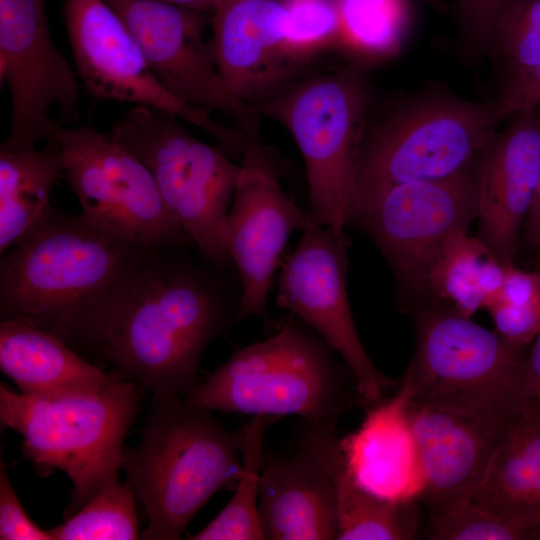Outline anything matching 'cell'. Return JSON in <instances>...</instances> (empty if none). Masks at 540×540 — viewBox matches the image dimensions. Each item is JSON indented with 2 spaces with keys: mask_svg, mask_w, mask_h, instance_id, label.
Wrapping results in <instances>:
<instances>
[{
  "mask_svg": "<svg viewBox=\"0 0 540 540\" xmlns=\"http://www.w3.org/2000/svg\"><path fill=\"white\" fill-rule=\"evenodd\" d=\"M227 214L223 240L241 282L239 321L271 324L268 294L290 234L316 221L283 191L279 169L261 139L249 140Z\"/></svg>",
  "mask_w": 540,
  "mask_h": 540,
  "instance_id": "obj_15",
  "label": "cell"
},
{
  "mask_svg": "<svg viewBox=\"0 0 540 540\" xmlns=\"http://www.w3.org/2000/svg\"><path fill=\"white\" fill-rule=\"evenodd\" d=\"M490 53L507 76L540 66V0H507L494 25Z\"/></svg>",
  "mask_w": 540,
  "mask_h": 540,
  "instance_id": "obj_31",
  "label": "cell"
},
{
  "mask_svg": "<svg viewBox=\"0 0 540 540\" xmlns=\"http://www.w3.org/2000/svg\"><path fill=\"white\" fill-rule=\"evenodd\" d=\"M62 13L75 70L93 97L171 113L206 132L231 157L242 159L246 134L173 96L105 0H64Z\"/></svg>",
  "mask_w": 540,
  "mask_h": 540,
  "instance_id": "obj_11",
  "label": "cell"
},
{
  "mask_svg": "<svg viewBox=\"0 0 540 540\" xmlns=\"http://www.w3.org/2000/svg\"><path fill=\"white\" fill-rule=\"evenodd\" d=\"M0 83L11 102L0 150L35 149L78 121L76 73L53 41L45 0H0Z\"/></svg>",
  "mask_w": 540,
  "mask_h": 540,
  "instance_id": "obj_12",
  "label": "cell"
},
{
  "mask_svg": "<svg viewBox=\"0 0 540 540\" xmlns=\"http://www.w3.org/2000/svg\"><path fill=\"white\" fill-rule=\"evenodd\" d=\"M540 266V265H539Z\"/></svg>",
  "mask_w": 540,
  "mask_h": 540,
  "instance_id": "obj_42",
  "label": "cell"
},
{
  "mask_svg": "<svg viewBox=\"0 0 540 540\" xmlns=\"http://www.w3.org/2000/svg\"><path fill=\"white\" fill-rule=\"evenodd\" d=\"M0 539L52 540L49 531L40 528L26 514L3 462L0 470Z\"/></svg>",
  "mask_w": 540,
  "mask_h": 540,
  "instance_id": "obj_35",
  "label": "cell"
},
{
  "mask_svg": "<svg viewBox=\"0 0 540 540\" xmlns=\"http://www.w3.org/2000/svg\"><path fill=\"white\" fill-rule=\"evenodd\" d=\"M279 418L252 416L240 427L243 470L234 494L220 513L192 540L263 539L258 512L259 477L266 430Z\"/></svg>",
  "mask_w": 540,
  "mask_h": 540,
  "instance_id": "obj_27",
  "label": "cell"
},
{
  "mask_svg": "<svg viewBox=\"0 0 540 540\" xmlns=\"http://www.w3.org/2000/svg\"><path fill=\"white\" fill-rule=\"evenodd\" d=\"M52 540H135L141 538L129 481L109 487L51 529Z\"/></svg>",
  "mask_w": 540,
  "mask_h": 540,
  "instance_id": "obj_29",
  "label": "cell"
},
{
  "mask_svg": "<svg viewBox=\"0 0 540 540\" xmlns=\"http://www.w3.org/2000/svg\"><path fill=\"white\" fill-rule=\"evenodd\" d=\"M523 383L526 406L540 413V334L532 342L523 362Z\"/></svg>",
  "mask_w": 540,
  "mask_h": 540,
  "instance_id": "obj_37",
  "label": "cell"
},
{
  "mask_svg": "<svg viewBox=\"0 0 540 540\" xmlns=\"http://www.w3.org/2000/svg\"><path fill=\"white\" fill-rule=\"evenodd\" d=\"M476 219L475 174L410 181L381 194L350 223L378 246L399 281L422 290L439 251ZM349 223V224H350Z\"/></svg>",
  "mask_w": 540,
  "mask_h": 540,
  "instance_id": "obj_16",
  "label": "cell"
},
{
  "mask_svg": "<svg viewBox=\"0 0 540 540\" xmlns=\"http://www.w3.org/2000/svg\"><path fill=\"white\" fill-rule=\"evenodd\" d=\"M143 388L112 370L98 391L55 398L0 385L1 423L22 436V450L42 475L60 469L73 483L65 518L119 482L124 441Z\"/></svg>",
  "mask_w": 540,
  "mask_h": 540,
  "instance_id": "obj_5",
  "label": "cell"
},
{
  "mask_svg": "<svg viewBox=\"0 0 540 540\" xmlns=\"http://www.w3.org/2000/svg\"><path fill=\"white\" fill-rule=\"evenodd\" d=\"M258 512L263 539H338L333 480L323 465L302 449L282 456L263 448Z\"/></svg>",
  "mask_w": 540,
  "mask_h": 540,
  "instance_id": "obj_21",
  "label": "cell"
},
{
  "mask_svg": "<svg viewBox=\"0 0 540 540\" xmlns=\"http://www.w3.org/2000/svg\"><path fill=\"white\" fill-rule=\"evenodd\" d=\"M297 448L315 457L331 476L337 500L338 540H411L419 530L416 502L381 498L361 487L347 469L336 427L302 421L293 434Z\"/></svg>",
  "mask_w": 540,
  "mask_h": 540,
  "instance_id": "obj_23",
  "label": "cell"
},
{
  "mask_svg": "<svg viewBox=\"0 0 540 540\" xmlns=\"http://www.w3.org/2000/svg\"><path fill=\"white\" fill-rule=\"evenodd\" d=\"M179 248L148 251L135 266L95 351L154 395L189 396L206 346L239 321L240 298L225 271Z\"/></svg>",
  "mask_w": 540,
  "mask_h": 540,
  "instance_id": "obj_1",
  "label": "cell"
},
{
  "mask_svg": "<svg viewBox=\"0 0 540 540\" xmlns=\"http://www.w3.org/2000/svg\"><path fill=\"white\" fill-rule=\"evenodd\" d=\"M429 538L436 540L530 539L525 527L470 500L430 510Z\"/></svg>",
  "mask_w": 540,
  "mask_h": 540,
  "instance_id": "obj_33",
  "label": "cell"
},
{
  "mask_svg": "<svg viewBox=\"0 0 540 540\" xmlns=\"http://www.w3.org/2000/svg\"><path fill=\"white\" fill-rule=\"evenodd\" d=\"M347 239L310 223L282 263L276 303L315 330L341 356L359 401L370 407L395 381L380 372L357 332L347 294Z\"/></svg>",
  "mask_w": 540,
  "mask_h": 540,
  "instance_id": "obj_13",
  "label": "cell"
},
{
  "mask_svg": "<svg viewBox=\"0 0 540 540\" xmlns=\"http://www.w3.org/2000/svg\"><path fill=\"white\" fill-rule=\"evenodd\" d=\"M210 24L220 75L256 110L293 81L302 67L287 48L282 0H219Z\"/></svg>",
  "mask_w": 540,
  "mask_h": 540,
  "instance_id": "obj_17",
  "label": "cell"
},
{
  "mask_svg": "<svg viewBox=\"0 0 540 540\" xmlns=\"http://www.w3.org/2000/svg\"><path fill=\"white\" fill-rule=\"evenodd\" d=\"M524 224L528 241L537 249L540 247V178Z\"/></svg>",
  "mask_w": 540,
  "mask_h": 540,
  "instance_id": "obj_38",
  "label": "cell"
},
{
  "mask_svg": "<svg viewBox=\"0 0 540 540\" xmlns=\"http://www.w3.org/2000/svg\"><path fill=\"white\" fill-rule=\"evenodd\" d=\"M522 347L449 307L416 318L412 401L512 420L525 408Z\"/></svg>",
  "mask_w": 540,
  "mask_h": 540,
  "instance_id": "obj_8",
  "label": "cell"
},
{
  "mask_svg": "<svg viewBox=\"0 0 540 540\" xmlns=\"http://www.w3.org/2000/svg\"><path fill=\"white\" fill-rule=\"evenodd\" d=\"M337 50L363 61L389 58L400 48L408 23L407 0H338Z\"/></svg>",
  "mask_w": 540,
  "mask_h": 540,
  "instance_id": "obj_28",
  "label": "cell"
},
{
  "mask_svg": "<svg viewBox=\"0 0 540 540\" xmlns=\"http://www.w3.org/2000/svg\"><path fill=\"white\" fill-rule=\"evenodd\" d=\"M287 10L286 42L303 65L326 50H337L340 37L338 0H282Z\"/></svg>",
  "mask_w": 540,
  "mask_h": 540,
  "instance_id": "obj_32",
  "label": "cell"
},
{
  "mask_svg": "<svg viewBox=\"0 0 540 540\" xmlns=\"http://www.w3.org/2000/svg\"><path fill=\"white\" fill-rule=\"evenodd\" d=\"M118 14L160 83L182 102L231 117L260 137L258 111L238 98L218 70L204 32L211 15L162 0H105Z\"/></svg>",
  "mask_w": 540,
  "mask_h": 540,
  "instance_id": "obj_14",
  "label": "cell"
},
{
  "mask_svg": "<svg viewBox=\"0 0 540 540\" xmlns=\"http://www.w3.org/2000/svg\"><path fill=\"white\" fill-rule=\"evenodd\" d=\"M141 432L122 460L148 518L141 539H180L215 492L236 487L243 470L240 428L226 430L212 410L183 397L154 395Z\"/></svg>",
  "mask_w": 540,
  "mask_h": 540,
  "instance_id": "obj_3",
  "label": "cell"
},
{
  "mask_svg": "<svg viewBox=\"0 0 540 540\" xmlns=\"http://www.w3.org/2000/svg\"><path fill=\"white\" fill-rule=\"evenodd\" d=\"M184 8L212 15L219 0H162Z\"/></svg>",
  "mask_w": 540,
  "mask_h": 540,
  "instance_id": "obj_39",
  "label": "cell"
},
{
  "mask_svg": "<svg viewBox=\"0 0 540 540\" xmlns=\"http://www.w3.org/2000/svg\"><path fill=\"white\" fill-rule=\"evenodd\" d=\"M484 309L508 342L522 348L532 343L540 334V270L524 271L509 263L502 285Z\"/></svg>",
  "mask_w": 540,
  "mask_h": 540,
  "instance_id": "obj_30",
  "label": "cell"
},
{
  "mask_svg": "<svg viewBox=\"0 0 540 540\" xmlns=\"http://www.w3.org/2000/svg\"><path fill=\"white\" fill-rule=\"evenodd\" d=\"M494 102L502 120L520 112L534 111L540 106V66L507 76Z\"/></svg>",
  "mask_w": 540,
  "mask_h": 540,
  "instance_id": "obj_36",
  "label": "cell"
},
{
  "mask_svg": "<svg viewBox=\"0 0 540 540\" xmlns=\"http://www.w3.org/2000/svg\"><path fill=\"white\" fill-rule=\"evenodd\" d=\"M63 175L88 222L150 249L180 248L189 237L169 212L148 167L92 125H58Z\"/></svg>",
  "mask_w": 540,
  "mask_h": 540,
  "instance_id": "obj_10",
  "label": "cell"
},
{
  "mask_svg": "<svg viewBox=\"0 0 540 540\" xmlns=\"http://www.w3.org/2000/svg\"><path fill=\"white\" fill-rule=\"evenodd\" d=\"M152 249L53 208L2 256L0 318H24L95 353L131 273Z\"/></svg>",
  "mask_w": 540,
  "mask_h": 540,
  "instance_id": "obj_2",
  "label": "cell"
},
{
  "mask_svg": "<svg viewBox=\"0 0 540 540\" xmlns=\"http://www.w3.org/2000/svg\"><path fill=\"white\" fill-rule=\"evenodd\" d=\"M507 0H457L460 45L471 60L490 53L492 33Z\"/></svg>",
  "mask_w": 540,
  "mask_h": 540,
  "instance_id": "obj_34",
  "label": "cell"
},
{
  "mask_svg": "<svg viewBox=\"0 0 540 540\" xmlns=\"http://www.w3.org/2000/svg\"><path fill=\"white\" fill-rule=\"evenodd\" d=\"M496 104L443 90L418 92L367 126L350 221L388 189L470 171L496 136Z\"/></svg>",
  "mask_w": 540,
  "mask_h": 540,
  "instance_id": "obj_6",
  "label": "cell"
},
{
  "mask_svg": "<svg viewBox=\"0 0 540 540\" xmlns=\"http://www.w3.org/2000/svg\"><path fill=\"white\" fill-rule=\"evenodd\" d=\"M512 116L483 152L475 173L478 237L507 263L516 255L540 178V119L535 110Z\"/></svg>",
  "mask_w": 540,
  "mask_h": 540,
  "instance_id": "obj_19",
  "label": "cell"
},
{
  "mask_svg": "<svg viewBox=\"0 0 540 540\" xmlns=\"http://www.w3.org/2000/svg\"><path fill=\"white\" fill-rule=\"evenodd\" d=\"M508 264L480 237L470 235L468 230L460 231L430 264L422 290L471 317L484 309L486 300L502 285Z\"/></svg>",
  "mask_w": 540,
  "mask_h": 540,
  "instance_id": "obj_26",
  "label": "cell"
},
{
  "mask_svg": "<svg viewBox=\"0 0 540 540\" xmlns=\"http://www.w3.org/2000/svg\"><path fill=\"white\" fill-rule=\"evenodd\" d=\"M413 391L406 375L396 393L368 407L353 432L340 439L348 471L381 498L411 502L422 498L424 477L409 407Z\"/></svg>",
  "mask_w": 540,
  "mask_h": 540,
  "instance_id": "obj_20",
  "label": "cell"
},
{
  "mask_svg": "<svg viewBox=\"0 0 540 540\" xmlns=\"http://www.w3.org/2000/svg\"><path fill=\"white\" fill-rule=\"evenodd\" d=\"M470 501L531 534L540 529V413L525 407L511 422Z\"/></svg>",
  "mask_w": 540,
  "mask_h": 540,
  "instance_id": "obj_24",
  "label": "cell"
},
{
  "mask_svg": "<svg viewBox=\"0 0 540 540\" xmlns=\"http://www.w3.org/2000/svg\"><path fill=\"white\" fill-rule=\"evenodd\" d=\"M536 250H537L538 262H539V265H540V247H538Z\"/></svg>",
  "mask_w": 540,
  "mask_h": 540,
  "instance_id": "obj_41",
  "label": "cell"
},
{
  "mask_svg": "<svg viewBox=\"0 0 540 540\" xmlns=\"http://www.w3.org/2000/svg\"><path fill=\"white\" fill-rule=\"evenodd\" d=\"M0 369L20 393L40 398L93 393L112 376L58 336L19 317L1 320Z\"/></svg>",
  "mask_w": 540,
  "mask_h": 540,
  "instance_id": "obj_22",
  "label": "cell"
},
{
  "mask_svg": "<svg viewBox=\"0 0 540 540\" xmlns=\"http://www.w3.org/2000/svg\"><path fill=\"white\" fill-rule=\"evenodd\" d=\"M177 116L133 106L109 134L151 171L169 212L213 268L227 271L232 262L223 230L240 172L218 145L190 134Z\"/></svg>",
  "mask_w": 540,
  "mask_h": 540,
  "instance_id": "obj_9",
  "label": "cell"
},
{
  "mask_svg": "<svg viewBox=\"0 0 540 540\" xmlns=\"http://www.w3.org/2000/svg\"><path fill=\"white\" fill-rule=\"evenodd\" d=\"M531 539H540V529L535 530V531L531 534Z\"/></svg>",
  "mask_w": 540,
  "mask_h": 540,
  "instance_id": "obj_40",
  "label": "cell"
},
{
  "mask_svg": "<svg viewBox=\"0 0 540 540\" xmlns=\"http://www.w3.org/2000/svg\"><path fill=\"white\" fill-rule=\"evenodd\" d=\"M335 353L290 313L272 335L236 350L185 399L212 411L296 415L310 425L337 427L355 387Z\"/></svg>",
  "mask_w": 540,
  "mask_h": 540,
  "instance_id": "obj_4",
  "label": "cell"
},
{
  "mask_svg": "<svg viewBox=\"0 0 540 540\" xmlns=\"http://www.w3.org/2000/svg\"><path fill=\"white\" fill-rule=\"evenodd\" d=\"M409 417L429 510L468 501L483 483L512 420L411 402Z\"/></svg>",
  "mask_w": 540,
  "mask_h": 540,
  "instance_id": "obj_18",
  "label": "cell"
},
{
  "mask_svg": "<svg viewBox=\"0 0 540 540\" xmlns=\"http://www.w3.org/2000/svg\"><path fill=\"white\" fill-rule=\"evenodd\" d=\"M63 174L57 139L28 151L0 150V253L10 249L52 209L50 194Z\"/></svg>",
  "mask_w": 540,
  "mask_h": 540,
  "instance_id": "obj_25",
  "label": "cell"
},
{
  "mask_svg": "<svg viewBox=\"0 0 540 540\" xmlns=\"http://www.w3.org/2000/svg\"><path fill=\"white\" fill-rule=\"evenodd\" d=\"M369 107L367 84L351 70L294 79L257 107L294 138L311 212L337 234L349 221Z\"/></svg>",
  "mask_w": 540,
  "mask_h": 540,
  "instance_id": "obj_7",
  "label": "cell"
}]
</instances>
